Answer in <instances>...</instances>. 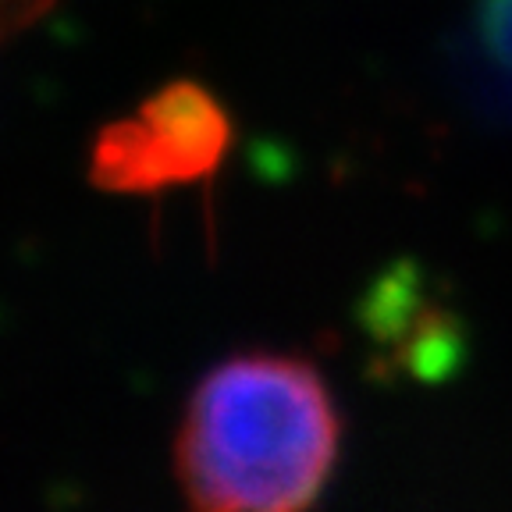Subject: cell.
<instances>
[{
    "label": "cell",
    "instance_id": "obj_1",
    "mask_svg": "<svg viewBox=\"0 0 512 512\" xmlns=\"http://www.w3.org/2000/svg\"><path fill=\"white\" fill-rule=\"evenodd\" d=\"M338 438L342 420L313 363L246 352L196 384L175 473L192 512H310L335 473Z\"/></svg>",
    "mask_w": 512,
    "mask_h": 512
},
{
    "label": "cell",
    "instance_id": "obj_2",
    "mask_svg": "<svg viewBox=\"0 0 512 512\" xmlns=\"http://www.w3.org/2000/svg\"><path fill=\"white\" fill-rule=\"evenodd\" d=\"M232 118L207 86L164 82L136 114L107 121L89 150V182L114 196H157L221 171Z\"/></svg>",
    "mask_w": 512,
    "mask_h": 512
},
{
    "label": "cell",
    "instance_id": "obj_3",
    "mask_svg": "<svg viewBox=\"0 0 512 512\" xmlns=\"http://www.w3.org/2000/svg\"><path fill=\"white\" fill-rule=\"evenodd\" d=\"M50 4L54 0H4V8H8V32H18L22 25L36 22Z\"/></svg>",
    "mask_w": 512,
    "mask_h": 512
}]
</instances>
